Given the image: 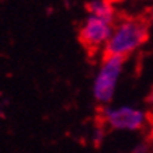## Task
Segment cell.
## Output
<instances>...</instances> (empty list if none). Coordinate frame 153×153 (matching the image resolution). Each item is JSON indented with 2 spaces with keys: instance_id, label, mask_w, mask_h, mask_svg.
<instances>
[{
  "instance_id": "1",
  "label": "cell",
  "mask_w": 153,
  "mask_h": 153,
  "mask_svg": "<svg viewBox=\"0 0 153 153\" xmlns=\"http://www.w3.org/2000/svg\"><path fill=\"white\" fill-rule=\"evenodd\" d=\"M149 30L143 20L128 19L121 21L114 30L105 44L110 56L124 59L132 52L138 51L148 41Z\"/></svg>"
},
{
  "instance_id": "2",
  "label": "cell",
  "mask_w": 153,
  "mask_h": 153,
  "mask_svg": "<svg viewBox=\"0 0 153 153\" xmlns=\"http://www.w3.org/2000/svg\"><path fill=\"white\" fill-rule=\"evenodd\" d=\"M122 63L124 59L117 56H107L102 65L100 66L97 76L94 79L93 94L94 98L101 104L110 102L114 97L117 84L120 80L121 72H122Z\"/></svg>"
},
{
  "instance_id": "3",
  "label": "cell",
  "mask_w": 153,
  "mask_h": 153,
  "mask_svg": "<svg viewBox=\"0 0 153 153\" xmlns=\"http://www.w3.org/2000/svg\"><path fill=\"white\" fill-rule=\"evenodd\" d=\"M104 121L114 129L138 131L146 124V114L134 107H118L107 108L104 111Z\"/></svg>"
},
{
  "instance_id": "4",
  "label": "cell",
  "mask_w": 153,
  "mask_h": 153,
  "mask_svg": "<svg viewBox=\"0 0 153 153\" xmlns=\"http://www.w3.org/2000/svg\"><path fill=\"white\" fill-rule=\"evenodd\" d=\"M112 33L110 21L88 16L80 28V41L87 48H98L105 45Z\"/></svg>"
},
{
  "instance_id": "5",
  "label": "cell",
  "mask_w": 153,
  "mask_h": 153,
  "mask_svg": "<svg viewBox=\"0 0 153 153\" xmlns=\"http://www.w3.org/2000/svg\"><path fill=\"white\" fill-rule=\"evenodd\" d=\"M87 10H88V16L112 23L114 7H112V4L108 0H91L87 4Z\"/></svg>"
},
{
  "instance_id": "6",
  "label": "cell",
  "mask_w": 153,
  "mask_h": 153,
  "mask_svg": "<svg viewBox=\"0 0 153 153\" xmlns=\"http://www.w3.org/2000/svg\"><path fill=\"white\" fill-rule=\"evenodd\" d=\"M149 102H150V104L153 105V90L150 91V94H149Z\"/></svg>"
},
{
  "instance_id": "7",
  "label": "cell",
  "mask_w": 153,
  "mask_h": 153,
  "mask_svg": "<svg viewBox=\"0 0 153 153\" xmlns=\"http://www.w3.org/2000/svg\"><path fill=\"white\" fill-rule=\"evenodd\" d=\"M150 21H152V24H153V9L150 10Z\"/></svg>"
}]
</instances>
